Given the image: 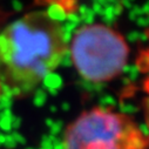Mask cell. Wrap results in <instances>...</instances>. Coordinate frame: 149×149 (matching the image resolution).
<instances>
[{
  "label": "cell",
  "instance_id": "3957f363",
  "mask_svg": "<svg viewBox=\"0 0 149 149\" xmlns=\"http://www.w3.org/2000/svg\"><path fill=\"white\" fill-rule=\"evenodd\" d=\"M68 51L77 72L94 84L108 82L119 77L129 56L125 38L104 24L80 27L72 38Z\"/></svg>",
  "mask_w": 149,
  "mask_h": 149
},
{
  "label": "cell",
  "instance_id": "7a4b0ae2",
  "mask_svg": "<svg viewBox=\"0 0 149 149\" xmlns=\"http://www.w3.org/2000/svg\"><path fill=\"white\" fill-rule=\"evenodd\" d=\"M63 149H147L148 139L125 113L96 107L81 113L63 134Z\"/></svg>",
  "mask_w": 149,
  "mask_h": 149
},
{
  "label": "cell",
  "instance_id": "6da1fadb",
  "mask_svg": "<svg viewBox=\"0 0 149 149\" xmlns=\"http://www.w3.org/2000/svg\"><path fill=\"white\" fill-rule=\"evenodd\" d=\"M68 52L61 22L46 11H33L0 32V84L13 96L33 93Z\"/></svg>",
  "mask_w": 149,
  "mask_h": 149
}]
</instances>
